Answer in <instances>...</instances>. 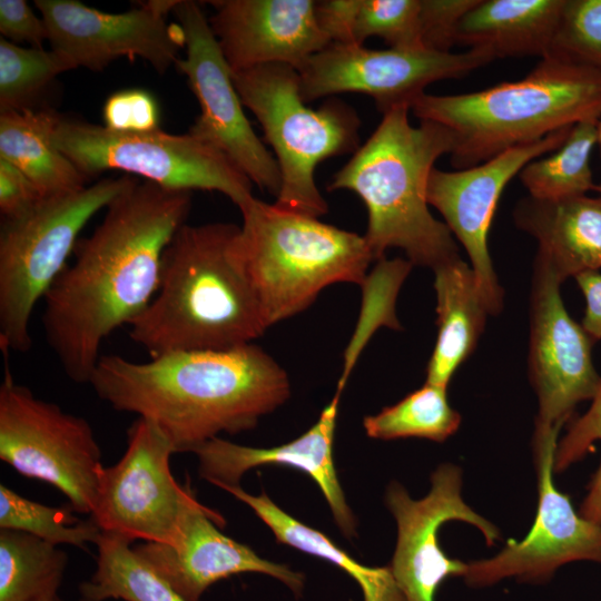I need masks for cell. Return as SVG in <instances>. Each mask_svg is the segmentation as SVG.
<instances>
[{"mask_svg":"<svg viewBox=\"0 0 601 601\" xmlns=\"http://www.w3.org/2000/svg\"><path fill=\"white\" fill-rule=\"evenodd\" d=\"M193 191L137 179L105 208L43 298L48 345L68 377L89 383L100 346L154 298L164 252L186 224Z\"/></svg>","mask_w":601,"mask_h":601,"instance_id":"obj_1","label":"cell"},{"mask_svg":"<svg viewBox=\"0 0 601 601\" xmlns=\"http://www.w3.org/2000/svg\"><path fill=\"white\" fill-rule=\"evenodd\" d=\"M88 384L112 408L152 422L176 453L252 430L290 396L285 370L254 343L147 362L101 355Z\"/></svg>","mask_w":601,"mask_h":601,"instance_id":"obj_2","label":"cell"},{"mask_svg":"<svg viewBox=\"0 0 601 601\" xmlns=\"http://www.w3.org/2000/svg\"><path fill=\"white\" fill-rule=\"evenodd\" d=\"M239 226L184 224L167 245L158 289L129 325L150 357L195 349H229L269 328L236 255Z\"/></svg>","mask_w":601,"mask_h":601,"instance_id":"obj_3","label":"cell"},{"mask_svg":"<svg viewBox=\"0 0 601 601\" xmlns=\"http://www.w3.org/2000/svg\"><path fill=\"white\" fill-rule=\"evenodd\" d=\"M410 110L400 106L383 114L370 138L333 175L327 190H351L364 201L368 215L364 237L374 259L396 247L412 265L434 270L460 258L453 234L433 217L426 197L434 164L452 152L454 137L433 121L412 126Z\"/></svg>","mask_w":601,"mask_h":601,"instance_id":"obj_4","label":"cell"},{"mask_svg":"<svg viewBox=\"0 0 601 601\" xmlns=\"http://www.w3.org/2000/svg\"><path fill=\"white\" fill-rule=\"evenodd\" d=\"M411 110L454 137L455 169L480 165L584 120L601 119V70L542 58L524 78L459 95L423 93Z\"/></svg>","mask_w":601,"mask_h":601,"instance_id":"obj_5","label":"cell"},{"mask_svg":"<svg viewBox=\"0 0 601 601\" xmlns=\"http://www.w3.org/2000/svg\"><path fill=\"white\" fill-rule=\"evenodd\" d=\"M238 208L236 255L269 327L308 308L332 284L365 285L374 257L364 236L254 196Z\"/></svg>","mask_w":601,"mask_h":601,"instance_id":"obj_6","label":"cell"},{"mask_svg":"<svg viewBox=\"0 0 601 601\" xmlns=\"http://www.w3.org/2000/svg\"><path fill=\"white\" fill-rule=\"evenodd\" d=\"M245 107L257 118L272 146L280 173L276 206L319 218L328 206L315 181L323 160L355 152L361 120L338 99L318 109L306 106L297 70L287 65H264L231 72Z\"/></svg>","mask_w":601,"mask_h":601,"instance_id":"obj_7","label":"cell"},{"mask_svg":"<svg viewBox=\"0 0 601 601\" xmlns=\"http://www.w3.org/2000/svg\"><path fill=\"white\" fill-rule=\"evenodd\" d=\"M136 178H104L70 194L41 199L26 214L2 219L0 231V347L28 352L36 304L67 267L79 235Z\"/></svg>","mask_w":601,"mask_h":601,"instance_id":"obj_8","label":"cell"},{"mask_svg":"<svg viewBox=\"0 0 601 601\" xmlns=\"http://www.w3.org/2000/svg\"><path fill=\"white\" fill-rule=\"evenodd\" d=\"M55 145L89 179L107 170L176 190L218 191L240 207L253 183L224 152L189 135L121 132L59 115Z\"/></svg>","mask_w":601,"mask_h":601,"instance_id":"obj_9","label":"cell"},{"mask_svg":"<svg viewBox=\"0 0 601 601\" xmlns=\"http://www.w3.org/2000/svg\"><path fill=\"white\" fill-rule=\"evenodd\" d=\"M0 459L51 484L77 513L90 515L102 466L91 425L17 384L8 367L0 386Z\"/></svg>","mask_w":601,"mask_h":601,"instance_id":"obj_10","label":"cell"},{"mask_svg":"<svg viewBox=\"0 0 601 601\" xmlns=\"http://www.w3.org/2000/svg\"><path fill=\"white\" fill-rule=\"evenodd\" d=\"M175 449L150 421L138 417L127 431V449L111 466H101L90 518L101 532L131 542L170 544L186 514L199 503L189 482L170 471Z\"/></svg>","mask_w":601,"mask_h":601,"instance_id":"obj_11","label":"cell"},{"mask_svg":"<svg viewBox=\"0 0 601 601\" xmlns=\"http://www.w3.org/2000/svg\"><path fill=\"white\" fill-rule=\"evenodd\" d=\"M492 60V56L482 49L440 52L331 43L296 70L300 97L306 104L354 92L372 97L377 109L385 114L400 106L411 109L428 85L462 78Z\"/></svg>","mask_w":601,"mask_h":601,"instance_id":"obj_12","label":"cell"},{"mask_svg":"<svg viewBox=\"0 0 601 601\" xmlns=\"http://www.w3.org/2000/svg\"><path fill=\"white\" fill-rule=\"evenodd\" d=\"M186 57L176 67L187 77L200 112L188 134L224 152L260 189L277 197L280 173L275 157L253 130L208 18L199 3L177 2Z\"/></svg>","mask_w":601,"mask_h":601,"instance_id":"obj_13","label":"cell"},{"mask_svg":"<svg viewBox=\"0 0 601 601\" xmlns=\"http://www.w3.org/2000/svg\"><path fill=\"white\" fill-rule=\"evenodd\" d=\"M561 427L535 425L533 453L538 474V510L523 540H510L493 558L467 563L464 580L483 588L503 579L541 583L563 564H601V524L577 513L570 497L553 481L554 455Z\"/></svg>","mask_w":601,"mask_h":601,"instance_id":"obj_14","label":"cell"},{"mask_svg":"<svg viewBox=\"0 0 601 601\" xmlns=\"http://www.w3.org/2000/svg\"><path fill=\"white\" fill-rule=\"evenodd\" d=\"M178 1L151 0L139 8L110 13L77 0H36L51 48L77 66L101 71L121 57L147 61L158 73L179 59L185 46L178 23L167 24L166 16Z\"/></svg>","mask_w":601,"mask_h":601,"instance_id":"obj_15","label":"cell"},{"mask_svg":"<svg viewBox=\"0 0 601 601\" xmlns=\"http://www.w3.org/2000/svg\"><path fill=\"white\" fill-rule=\"evenodd\" d=\"M426 496L413 500L397 482L386 491V504L396 520L397 541L390 565L406 601H435L440 585L449 578L464 577L467 563L447 556L439 544V530L459 520L477 528L489 545L500 539L499 529L463 500L462 471L441 464L431 475Z\"/></svg>","mask_w":601,"mask_h":601,"instance_id":"obj_16","label":"cell"},{"mask_svg":"<svg viewBox=\"0 0 601 601\" xmlns=\"http://www.w3.org/2000/svg\"><path fill=\"white\" fill-rule=\"evenodd\" d=\"M572 127L544 138L510 148L491 159L453 171L434 168L427 183V203L439 210L453 236L471 260L489 314L503 308L501 287L490 256L487 237L500 197L510 183L532 160L558 149Z\"/></svg>","mask_w":601,"mask_h":601,"instance_id":"obj_17","label":"cell"},{"mask_svg":"<svg viewBox=\"0 0 601 601\" xmlns=\"http://www.w3.org/2000/svg\"><path fill=\"white\" fill-rule=\"evenodd\" d=\"M561 282L535 258L531 292L529 373L539 401L535 425L562 427L577 404L601 386L593 366V339L566 312Z\"/></svg>","mask_w":601,"mask_h":601,"instance_id":"obj_18","label":"cell"},{"mask_svg":"<svg viewBox=\"0 0 601 601\" xmlns=\"http://www.w3.org/2000/svg\"><path fill=\"white\" fill-rule=\"evenodd\" d=\"M225 523L221 514L199 502L186 514L173 543L145 542L134 550L186 601H200L217 581L249 572L270 575L296 597L302 594V572L263 559L248 545L225 535L219 530Z\"/></svg>","mask_w":601,"mask_h":601,"instance_id":"obj_19","label":"cell"},{"mask_svg":"<svg viewBox=\"0 0 601 601\" xmlns=\"http://www.w3.org/2000/svg\"><path fill=\"white\" fill-rule=\"evenodd\" d=\"M208 18L231 72L264 65L297 69L332 42L322 30L313 0L209 1Z\"/></svg>","mask_w":601,"mask_h":601,"instance_id":"obj_20","label":"cell"},{"mask_svg":"<svg viewBox=\"0 0 601 601\" xmlns=\"http://www.w3.org/2000/svg\"><path fill=\"white\" fill-rule=\"evenodd\" d=\"M343 390H336L317 422L297 439L273 447H253L215 437L193 453L198 474L221 489L239 485L243 475L263 465H282L308 475L322 491L333 518L346 538L356 535V519L346 502L333 459V443Z\"/></svg>","mask_w":601,"mask_h":601,"instance_id":"obj_21","label":"cell"},{"mask_svg":"<svg viewBox=\"0 0 601 601\" xmlns=\"http://www.w3.org/2000/svg\"><path fill=\"white\" fill-rule=\"evenodd\" d=\"M513 218L519 229L536 239L535 258L561 284L568 277L601 269V197L546 200L528 196L515 205Z\"/></svg>","mask_w":601,"mask_h":601,"instance_id":"obj_22","label":"cell"},{"mask_svg":"<svg viewBox=\"0 0 601 601\" xmlns=\"http://www.w3.org/2000/svg\"><path fill=\"white\" fill-rule=\"evenodd\" d=\"M564 0H479L461 19L455 45L493 59L539 56L550 49Z\"/></svg>","mask_w":601,"mask_h":601,"instance_id":"obj_23","label":"cell"},{"mask_svg":"<svg viewBox=\"0 0 601 601\" xmlns=\"http://www.w3.org/2000/svg\"><path fill=\"white\" fill-rule=\"evenodd\" d=\"M437 338L426 367V383L447 387L473 353L489 314L475 274L461 258L434 269Z\"/></svg>","mask_w":601,"mask_h":601,"instance_id":"obj_24","label":"cell"},{"mask_svg":"<svg viewBox=\"0 0 601 601\" xmlns=\"http://www.w3.org/2000/svg\"><path fill=\"white\" fill-rule=\"evenodd\" d=\"M52 109L0 112V158L21 170L43 198L78 191L89 178L55 145Z\"/></svg>","mask_w":601,"mask_h":601,"instance_id":"obj_25","label":"cell"},{"mask_svg":"<svg viewBox=\"0 0 601 601\" xmlns=\"http://www.w3.org/2000/svg\"><path fill=\"white\" fill-rule=\"evenodd\" d=\"M221 490L247 504L272 530L278 543L324 559L347 573L359 585L364 601H406L390 566L372 568L357 562L327 535L277 506L264 491L253 495L240 485Z\"/></svg>","mask_w":601,"mask_h":601,"instance_id":"obj_26","label":"cell"},{"mask_svg":"<svg viewBox=\"0 0 601 601\" xmlns=\"http://www.w3.org/2000/svg\"><path fill=\"white\" fill-rule=\"evenodd\" d=\"M132 542L101 532L96 571L80 584L81 598L90 601H186L142 558Z\"/></svg>","mask_w":601,"mask_h":601,"instance_id":"obj_27","label":"cell"},{"mask_svg":"<svg viewBox=\"0 0 601 601\" xmlns=\"http://www.w3.org/2000/svg\"><path fill=\"white\" fill-rule=\"evenodd\" d=\"M68 564L58 545L16 530L0 531V601H38L57 593Z\"/></svg>","mask_w":601,"mask_h":601,"instance_id":"obj_28","label":"cell"},{"mask_svg":"<svg viewBox=\"0 0 601 601\" xmlns=\"http://www.w3.org/2000/svg\"><path fill=\"white\" fill-rule=\"evenodd\" d=\"M599 120L575 124L564 142L548 156L530 161L519 174L529 196L556 200L587 195L594 183L590 167Z\"/></svg>","mask_w":601,"mask_h":601,"instance_id":"obj_29","label":"cell"},{"mask_svg":"<svg viewBox=\"0 0 601 601\" xmlns=\"http://www.w3.org/2000/svg\"><path fill=\"white\" fill-rule=\"evenodd\" d=\"M461 424V415L451 407L446 387L426 383L398 403L364 417L367 436L378 440L421 437L444 442Z\"/></svg>","mask_w":601,"mask_h":601,"instance_id":"obj_30","label":"cell"},{"mask_svg":"<svg viewBox=\"0 0 601 601\" xmlns=\"http://www.w3.org/2000/svg\"><path fill=\"white\" fill-rule=\"evenodd\" d=\"M65 53L0 40V112L39 109L37 101L62 72L76 69Z\"/></svg>","mask_w":601,"mask_h":601,"instance_id":"obj_31","label":"cell"},{"mask_svg":"<svg viewBox=\"0 0 601 601\" xmlns=\"http://www.w3.org/2000/svg\"><path fill=\"white\" fill-rule=\"evenodd\" d=\"M75 513L70 504L45 505L0 484L1 530L21 531L58 546L69 544L87 550L88 543L98 542L101 530L90 516L83 520Z\"/></svg>","mask_w":601,"mask_h":601,"instance_id":"obj_32","label":"cell"},{"mask_svg":"<svg viewBox=\"0 0 601 601\" xmlns=\"http://www.w3.org/2000/svg\"><path fill=\"white\" fill-rule=\"evenodd\" d=\"M544 58L601 70V0H564Z\"/></svg>","mask_w":601,"mask_h":601,"instance_id":"obj_33","label":"cell"},{"mask_svg":"<svg viewBox=\"0 0 601 601\" xmlns=\"http://www.w3.org/2000/svg\"><path fill=\"white\" fill-rule=\"evenodd\" d=\"M421 0H361L354 43L380 37L390 48L425 49L422 41Z\"/></svg>","mask_w":601,"mask_h":601,"instance_id":"obj_34","label":"cell"},{"mask_svg":"<svg viewBox=\"0 0 601 601\" xmlns=\"http://www.w3.org/2000/svg\"><path fill=\"white\" fill-rule=\"evenodd\" d=\"M597 441L601 442V386L590 408L570 425L566 434L558 442L554 471H564L581 460ZM580 514L601 524V461L590 482Z\"/></svg>","mask_w":601,"mask_h":601,"instance_id":"obj_35","label":"cell"},{"mask_svg":"<svg viewBox=\"0 0 601 601\" xmlns=\"http://www.w3.org/2000/svg\"><path fill=\"white\" fill-rule=\"evenodd\" d=\"M104 126L121 132H148L159 128V109L154 96L142 89L111 93L102 107Z\"/></svg>","mask_w":601,"mask_h":601,"instance_id":"obj_36","label":"cell"},{"mask_svg":"<svg viewBox=\"0 0 601 601\" xmlns=\"http://www.w3.org/2000/svg\"><path fill=\"white\" fill-rule=\"evenodd\" d=\"M479 0H421L422 41L427 50L451 52L461 19Z\"/></svg>","mask_w":601,"mask_h":601,"instance_id":"obj_37","label":"cell"},{"mask_svg":"<svg viewBox=\"0 0 601 601\" xmlns=\"http://www.w3.org/2000/svg\"><path fill=\"white\" fill-rule=\"evenodd\" d=\"M0 32L12 43L27 42L33 48H42L48 40L43 19L24 0H0Z\"/></svg>","mask_w":601,"mask_h":601,"instance_id":"obj_38","label":"cell"},{"mask_svg":"<svg viewBox=\"0 0 601 601\" xmlns=\"http://www.w3.org/2000/svg\"><path fill=\"white\" fill-rule=\"evenodd\" d=\"M43 197L17 167L0 158V211L2 219L21 216Z\"/></svg>","mask_w":601,"mask_h":601,"instance_id":"obj_39","label":"cell"},{"mask_svg":"<svg viewBox=\"0 0 601 601\" xmlns=\"http://www.w3.org/2000/svg\"><path fill=\"white\" fill-rule=\"evenodd\" d=\"M361 0L316 1L317 21L332 43L355 45L354 26Z\"/></svg>","mask_w":601,"mask_h":601,"instance_id":"obj_40","label":"cell"},{"mask_svg":"<svg viewBox=\"0 0 601 601\" xmlns=\"http://www.w3.org/2000/svg\"><path fill=\"white\" fill-rule=\"evenodd\" d=\"M574 278L585 298V314L581 326L593 342L601 339V273L584 272Z\"/></svg>","mask_w":601,"mask_h":601,"instance_id":"obj_41","label":"cell"},{"mask_svg":"<svg viewBox=\"0 0 601 601\" xmlns=\"http://www.w3.org/2000/svg\"><path fill=\"white\" fill-rule=\"evenodd\" d=\"M597 142L599 144L601 149V119L597 124ZM592 190L601 194V184H594Z\"/></svg>","mask_w":601,"mask_h":601,"instance_id":"obj_42","label":"cell"},{"mask_svg":"<svg viewBox=\"0 0 601 601\" xmlns=\"http://www.w3.org/2000/svg\"><path fill=\"white\" fill-rule=\"evenodd\" d=\"M38 601H63V599L57 592V593H51L49 595H46Z\"/></svg>","mask_w":601,"mask_h":601,"instance_id":"obj_43","label":"cell"},{"mask_svg":"<svg viewBox=\"0 0 601 601\" xmlns=\"http://www.w3.org/2000/svg\"><path fill=\"white\" fill-rule=\"evenodd\" d=\"M79 601H90V600H88V599H86V598H80Z\"/></svg>","mask_w":601,"mask_h":601,"instance_id":"obj_44","label":"cell"}]
</instances>
